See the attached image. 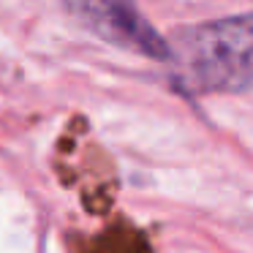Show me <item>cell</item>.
Wrapping results in <instances>:
<instances>
[{
	"label": "cell",
	"mask_w": 253,
	"mask_h": 253,
	"mask_svg": "<svg viewBox=\"0 0 253 253\" xmlns=\"http://www.w3.org/2000/svg\"><path fill=\"white\" fill-rule=\"evenodd\" d=\"M182 87L199 93L253 90V14L182 28L169 39Z\"/></svg>",
	"instance_id": "6da1fadb"
},
{
	"label": "cell",
	"mask_w": 253,
	"mask_h": 253,
	"mask_svg": "<svg viewBox=\"0 0 253 253\" xmlns=\"http://www.w3.org/2000/svg\"><path fill=\"white\" fill-rule=\"evenodd\" d=\"M63 6L79 25L106 44L139 52L150 60H171L169 39L155 33L153 25L136 11L133 0H63Z\"/></svg>",
	"instance_id": "7a4b0ae2"
}]
</instances>
